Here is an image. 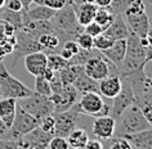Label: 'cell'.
<instances>
[{
	"label": "cell",
	"mask_w": 152,
	"mask_h": 149,
	"mask_svg": "<svg viewBox=\"0 0 152 149\" xmlns=\"http://www.w3.org/2000/svg\"><path fill=\"white\" fill-rule=\"evenodd\" d=\"M50 21H53L52 23L59 31L58 39L62 43L66 40H75L79 33L84 31V27L77 23L76 13L70 3H67L63 8L56 10Z\"/></svg>",
	"instance_id": "6da1fadb"
},
{
	"label": "cell",
	"mask_w": 152,
	"mask_h": 149,
	"mask_svg": "<svg viewBox=\"0 0 152 149\" xmlns=\"http://www.w3.org/2000/svg\"><path fill=\"white\" fill-rule=\"evenodd\" d=\"M146 64V48L142 44L140 37L130 31L126 39V52H125L124 60L119 67V75L142 70Z\"/></svg>",
	"instance_id": "7a4b0ae2"
},
{
	"label": "cell",
	"mask_w": 152,
	"mask_h": 149,
	"mask_svg": "<svg viewBox=\"0 0 152 149\" xmlns=\"http://www.w3.org/2000/svg\"><path fill=\"white\" fill-rule=\"evenodd\" d=\"M147 129H151L150 124L144 118L139 107L137 104H133L130 107H128L117 118L115 135L113 136L130 135V134H135Z\"/></svg>",
	"instance_id": "3957f363"
},
{
	"label": "cell",
	"mask_w": 152,
	"mask_h": 149,
	"mask_svg": "<svg viewBox=\"0 0 152 149\" xmlns=\"http://www.w3.org/2000/svg\"><path fill=\"white\" fill-rule=\"evenodd\" d=\"M129 31L138 37H146L150 28V17L146 12V4L143 0H134L123 13Z\"/></svg>",
	"instance_id": "277c9868"
},
{
	"label": "cell",
	"mask_w": 152,
	"mask_h": 149,
	"mask_svg": "<svg viewBox=\"0 0 152 149\" xmlns=\"http://www.w3.org/2000/svg\"><path fill=\"white\" fill-rule=\"evenodd\" d=\"M0 93L3 98H14L18 100V99L30 97L34 91L10 75L4 63L0 62Z\"/></svg>",
	"instance_id": "5b68a950"
},
{
	"label": "cell",
	"mask_w": 152,
	"mask_h": 149,
	"mask_svg": "<svg viewBox=\"0 0 152 149\" xmlns=\"http://www.w3.org/2000/svg\"><path fill=\"white\" fill-rule=\"evenodd\" d=\"M17 105L21 107L22 109L30 113L31 116L37 118L39 121L43 117L48 116V114H53V112H54V104L52 103L49 97L36 94L35 91L30 97L18 99Z\"/></svg>",
	"instance_id": "8992f818"
},
{
	"label": "cell",
	"mask_w": 152,
	"mask_h": 149,
	"mask_svg": "<svg viewBox=\"0 0 152 149\" xmlns=\"http://www.w3.org/2000/svg\"><path fill=\"white\" fill-rule=\"evenodd\" d=\"M77 107L83 114L92 117L108 116L111 113V104L104 103L103 97L99 93H96V91L81 94Z\"/></svg>",
	"instance_id": "52a82bcc"
},
{
	"label": "cell",
	"mask_w": 152,
	"mask_h": 149,
	"mask_svg": "<svg viewBox=\"0 0 152 149\" xmlns=\"http://www.w3.org/2000/svg\"><path fill=\"white\" fill-rule=\"evenodd\" d=\"M39 120L23 110L21 107L17 105L16 116H14L13 124L8 130V135L7 139L10 140H20L28 132H31L34 129L39 127Z\"/></svg>",
	"instance_id": "ba28073f"
},
{
	"label": "cell",
	"mask_w": 152,
	"mask_h": 149,
	"mask_svg": "<svg viewBox=\"0 0 152 149\" xmlns=\"http://www.w3.org/2000/svg\"><path fill=\"white\" fill-rule=\"evenodd\" d=\"M81 112L77 107V103L64 112L53 113L54 116V130H53V136H62L67 137L72 130L76 129L79 121H80Z\"/></svg>",
	"instance_id": "9c48e42d"
},
{
	"label": "cell",
	"mask_w": 152,
	"mask_h": 149,
	"mask_svg": "<svg viewBox=\"0 0 152 149\" xmlns=\"http://www.w3.org/2000/svg\"><path fill=\"white\" fill-rule=\"evenodd\" d=\"M16 37H17V43L14 45V50L12 54L13 60H12V67H16V64L18 63L22 57L30 54V53H35V52H44L43 47L39 44L37 41V36H35L31 32H27L25 30H17L16 31Z\"/></svg>",
	"instance_id": "30bf717a"
},
{
	"label": "cell",
	"mask_w": 152,
	"mask_h": 149,
	"mask_svg": "<svg viewBox=\"0 0 152 149\" xmlns=\"http://www.w3.org/2000/svg\"><path fill=\"white\" fill-rule=\"evenodd\" d=\"M84 72L96 81H101L111 75V72H115L116 75H119V68L98 52L97 55L86 60V63L84 64Z\"/></svg>",
	"instance_id": "8fae6325"
},
{
	"label": "cell",
	"mask_w": 152,
	"mask_h": 149,
	"mask_svg": "<svg viewBox=\"0 0 152 149\" xmlns=\"http://www.w3.org/2000/svg\"><path fill=\"white\" fill-rule=\"evenodd\" d=\"M133 104H135L134 90H133L130 82H129L128 80L121 77V90H120V93L113 98L110 116H112L115 120H117L120 114L123 113L128 107H130Z\"/></svg>",
	"instance_id": "7c38bea8"
},
{
	"label": "cell",
	"mask_w": 152,
	"mask_h": 149,
	"mask_svg": "<svg viewBox=\"0 0 152 149\" xmlns=\"http://www.w3.org/2000/svg\"><path fill=\"white\" fill-rule=\"evenodd\" d=\"M116 129V120L112 116H101L96 117L93 121V134L97 139L107 140L115 135Z\"/></svg>",
	"instance_id": "4fadbf2b"
},
{
	"label": "cell",
	"mask_w": 152,
	"mask_h": 149,
	"mask_svg": "<svg viewBox=\"0 0 152 149\" xmlns=\"http://www.w3.org/2000/svg\"><path fill=\"white\" fill-rule=\"evenodd\" d=\"M25 67L28 73L32 76L43 75L45 68L48 67L47 63V53L45 52H35L25 55Z\"/></svg>",
	"instance_id": "5bb4252c"
},
{
	"label": "cell",
	"mask_w": 152,
	"mask_h": 149,
	"mask_svg": "<svg viewBox=\"0 0 152 149\" xmlns=\"http://www.w3.org/2000/svg\"><path fill=\"white\" fill-rule=\"evenodd\" d=\"M98 89L102 97L113 99L121 90V77L120 75H110L103 80L98 81Z\"/></svg>",
	"instance_id": "9a60e30c"
},
{
	"label": "cell",
	"mask_w": 152,
	"mask_h": 149,
	"mask_svg": "<svg viewBox=\"0 0 152 149\" xmlns=\"http://www.w3.org/2000/svg\"><path fill=\"white\" fill-rule=\"evenodd\" d=\"M58 94H59V102L57 105H54V112L53 113L68 110L77 103V90L72 85H63L62 90Z\"/></svg>",
	"instance_id": "2e32d148"
},
{
	"label": "cell",
	"mask_w": 152,
	"mask_h": 149,
	"mask_svg": "<svg viewBox=\"0 0 152 149\" xmlns=\"http://www.w3.org/2000/svg\"><path fill=\"white\" fill-rule=\"evenodd\" d=\"M125 52H126V39H121V40H115V43L111 47L99 53L119 68L124 60Z\"/></svg>",
	"instance_id": "e0dca14e"
},
{
	"label": "cell",
	"mask_w": 152,
	"mask_h": 149,
	"mask_svg": "<svg viewBox=\"0 0 152 149\" xmlns=\"http://www.w3.org/2000/svg\"><path fill=\"white\" fill-rule=\"evenodd\" d=\"M129 32L130 31H129V27L124 20L123 14H115V18H113L112 23L103 31L104 35H107L108 37H111L113 40L128 39Z\"/></svg>",
	"instance_id": "ac0fdd59"
},
{
	"label": "cell",
	"mask_w": 152,
	"mask_h": 149,
	"mask_svg": "<svg viewBox=\"0 0 152 149\" xmlns=\"http://www.w3.org/2000/svg\"><path fill=\"white\" fill-rule=\"evenodd\" d=\"M17 109V99L14 98H1L0 99V120L7 129H10L13 124Z\"/></svg>",
	"instance_id": "d6986e66"
},
{
	"label": "cell",
	"mask_w": 152,
	"mask_h": 149,
	"mask_svg": "<svg viewBox=\"0 0 152 149\" xmlns=\"http://www.w3.org/2000/svg\"><path fill=\"white\" fill-rule=\"evenodd\" d=\"M121 137H125L134 149H152V127Z\"/></svg>",
	"instance_id": "ffe728a7"
},
{
	"label": "cell",
	"mask_w": 152,
	"mask_h": 149,
	"mask_svg": "<svg viewBox=\"0 0 152 149\" xmlns=\"http://www.w3.org/2000/svg\"><path fill=\"white\" fill-rule=\"evenodd\" d=\"M72 86H74L75 89L77 90V93H80V94L90 93V91L99 93V89H98V81L93 80L92 77H89V76L84 72V70L77 75V77H76L75 81L72 82Z\"/></svg>",
	"instance_id": "44dd1931"
},
{
	"label": "cell",
	"mask_w": 152,
	"mask_h": 149,
	"mask_svg": "<svg viewBox=\"0 0 152 149\" xmlns=\"http://www.w3.org/2000/svg\"><path fill=\"white\" fill-rule=\"evenodd\" d=\"M56 10L44 5H36L35 8H28L26 12H22V16L26 20L31 21H50Z\"/></svg>",
	"instance_id": "7402d4cb"
},
{
	"label": "cell",
	"mask_w": 152,
	"mask_h": 149,
	"mask_svg": "<svg viewBox=\"0 0 152 149\" xmlns=\"http://www.w3.org/2000/svg\"><path fill=\"white\" fill-rule=\"evenodd\" d=\"M97 12V7L92 4V3H83L77 9L75 10L76 18H77V23L81 27H85L90 22L94 21V16Z\"/></svg>",
	"instance_id": "603a6c76"
},
{
	"label": "cell",
	"mask_w": 152,
	"mask_h": 149,
	"mask_svg": "<svg viewBox=\"0 0 152 149\" xmlns=\"http://www.w3.org/2000/svg\"><path fill=\"white\" fill-rule=\"evenodd\" d=\"M135 104L139 107L144 118L152 127V93L144 91V93L135 95Z\"/></svg>",
	"instance_id": "cb8c5ba5"
},
{
	"label": "cell",
	"mask_w": 152,
	"mask_h": 149,
	"mask_svg": "<svg viewBox=\"0 0 152 149\" xmlns=\"http://www.w3.org/2000/svg\"><path fill=\"white\" fill-rule=\"evenodd\" d=\"M0 21H4L7 23H10L17 31V30L22 28V25H23V16H22V12H12V10L7 9L4 7V8L0 9Z\"/></svg>",
	"instance_id": "d4e9b609"
},
{
	"label": "cell",
	"mask_w": 152,
	"mask_h": 149,
	"mask_svg": "<svg viewBox=\"0 0 152 149\" xmlns=\"http://www.w3.org/2000/svg\"><path fill=\"white\" fill-rule=\"evenodd\" d=\"M84 70V66H77V64H68L67 67H64L63 70L58 71L59 78L62 81L63 85H72V82L75 81V78L77 77V75Z\"/></svg>",
	"instance_id": "484cf974"
},
{
	"label": "cell",
	"mask_w": 152,
	"mask_h": 149,
	"mask_svg": "<svg viewBox=\"0 0 152 149\" xmlns=\"http://www.w3.org/2000/svg\"><path fill=\"white\" fill-rule=\"evenodd\" d=\"M37 41L43 47L45 53L58 52V49L61 47V41L58 39V36L54 35V33H41V35L37 36Z\"/></svg>",
	"instance_id": "4316f807"
},
{
	"label": "cell",
	"mask_w": 152,
	"mask_h": 149,
	"mask_svg": "<svg viewBox=\"0 0 152 149\" xmlns=\"http://www.w3.org/2000/svg\"><path fill=\"white\" fill-rule=\"evenodd\" d=\"M66 139L68 141L70 148L79 149L89 140V135H88V132H86V130H84V129H75L68 134V136Z\"/></svg>",
	"instance_id": "83f0119b"
},
{
	"label": "cell",
	"mask_w": 152,
	"mask_h": 149,
	"mask_svg": "<svg viewBox=\"0 0 152 149\" xmlns=\"http://www.w3.org/2000/svg\"><path fill=\"white\" fill-rule=\"evenodd\" d=\"M47 63H48V67L52 68V70L56 72L63 70L64 67L68 66V60L62 58L57 52L47 53Z\"/></svg>",
	"instance_id": "f1b7e54d"
},
{
	"label": "cell",
	"mask_w": 152,
	"mask_h": 149,
	"mask_svg": "<svg viewBox=\"0 0 152 149\" xmlns=\"http://www.w3.org/2000/svg\"><path fill=\"white\" fill-rule=\"evenodd\" d=\"M113 18H115V14H112L107 8H97L94 22H97L99 26H102V28L106 30L112 23Z\"/></svg>",
	"instance_id": "f546056e"
},
{
	"label": "cell",
	"mask_w": 152,
	"mask_h": 149,
	"mask_svg": "<svg viewBox=\"0 0 152 149\" xmlns=\"http://www.w3.org/2000/svg\"><path fill=\"white\" fill-rule=\"evenodd\" d=\"M98 50L96 49H92V50H85V49H80L77 52V54H75L72 58L68 60V64H77V66H84L86 63V60L90 59L92 57L97 55Z\"/></svg>",
	"instance_id": "4dcf8cb0"
},
{
	"label": "cell",
	"mask_w": 152,
	"mask_h": 149,
	"mask_svg": "<svg viewBox=\"0 0 152 149\" xmlns=\"http://www.w3.org/2000/svg\"><path fill=\"white\" fill-rule=\"evenodd\" d=\"M106 141H107V144H106V147L103 145V149H133L130 143L125 137L121 136H112Z\"/></svg>",
	"instance_id": "1f68e13d"
},
{
	"label": "cell",
	"mask_w": 152,
	"mask_h": 149,
	"mask_svg": "<svg viewBox=\"0 0 152 149\" xmlns=\"http://www.w3.org/2000/svg\"><path fill=\"white\" fill-rule=\"evenodd\" d=\"M35 93L44 95V97H50L52 95V89L50 84L48 80H45L43 76H35Z\"/></svg>",
	"instance_id": "d6a6232c"
},
{
	"label": "cell",
	"mask_w": 152,
	"mask_h": 149,
	"mask_svg": "<svg viewBox=\"0 0 152 149\" xmlns=\"http://www.w3.org/2000/svg\"><path fill=\"white\" fill-rule=\"evenodd\" d=\"M113 43H115V40L102 32L101 35H98L93 39V49H96L98 52H102V50H106L107 48H110Z\"/></svg>",
	"instance_id": "836d02e7"
},
{
	"label": "cell",
	"mask_w": 152,
	"mask_h": 149,
	"mask_svg": "<svg viewBox=\"0 0 152 149\" xmlns=\"http://www.w3.org/2000/svg\"><path fill=\"white\" fill-rule=\"evenodd\" d=\"M133 1H134V0H111V4H110L107 9L112 14H123L125 12V9H126Z\"/></svg>",
	"instance_id": "e575fe53"
},
{
	"label": "cell",
	"mask_w": 152,
	"mask_h": 149,
	"mask_svg": "<svg viewBox=\"0 0 152 149\" xmlns=\"http://www.w3.org/2000/svg\"><path fill=\"white\" fill-rule=\"evenodd\" d=\"M93 36H90L89 33L86 32H80L77 36H76V44L79 45V48L80 49H85V50H92L93 49Z\"/></svg>",
	"instance_id": "d590c367"
},
{
	"label": "cell",
	"mask_w": 152,
	"mask_h": 149,
	"mask_svg": "<svg viewBox=\"0 0 152 149\" xmlns=\"http://www.w3.org/2000/svg\"><path fill=\"white\" fill-rule=\"evenodd\" d=\"M67 3H68V0H34V4L44 5V7H48V8L54 9V10L63 8Z\"/></svg>",
	"instance_id": "8d00e7d4"
},
{
	"label": "cell",
	"mask_w": 152,
	"mask_h": 149,
	"mask_svg": "<svg viewBox=\"0 0 152 149\" xmlns=\"http://www.w3.org/2000/svg\"><path fill=\"white\" fill-rule=\"evenodd\" d=\"M48 149H70V145L66 137L53 136L48 144Z\"/></svg>",
	"instance_id": "74e56055"
},
{
	"label": "cell",
	"mask_w": 152,
	"mask_h": 149,
	"mask_svg": "<svg viewBox=\"0 0 152 149\" xmlns=\"http://www.w3.org/2000/svg\"><path fill=\"white\" fill-rule=\"evenodd\" d=\"M39 127L45 132H49L53 135V130H54V116L53 114H48V116L43 117L39 122Z\"/></svg>",
	"instance_id": "f35d334b"
},
{
	"label": "cell",
	"mask_w": 152,
	"mask_h": 149,
	"mask_svg": "<svg viewBox=\"0 0 152 149\" xmlns=\"http://www.w3.org/2000/svg\"><path fill=\"white\" fill-rule=\"evenodd\" d=\"M104 30L102 28V26H99L97 23V22H90L89 25H86L85 27H84V32H86V33H89L90 36H93V37H96V36H98V35H101L102 32H103Z\"/></svg>",
	"instance_id": "ab89813d"
},
{
	"label": "cell",
	"mask_w": 152,
	"mask_h": 149,
	"mask_svg": "<svg viewBox=\"0 0 152 149\" xmlns=\"http://www.w3.org/2000/svg\"><path fill=\"white\" fill-rule=\"evenodd\" d=\"M59 48H63V49H66L67 52H70L72 54V57H74L75 54H77V52L80 50V48H79V45L76 44L75 40H66V41H63L62 45H61Z\"/></svg>",
	"instance_id": "60d3db41"
},
{
	"label": "cell",
	"mask_w": 152,
	"mask_h": 149,
	"mask_svg": "<svg viewBox=\"0 0 152 149\" xmlns=\"http://www.w3.org/2000/svg\"><path fill=\"white\" fill-rule=\"evenodd\" d=\"M5 8L12 10V12H23V7H22L20 0H7Z\"/></svg>",
	"instance_id": "b9f144b4"
},
{
	"label": "cell",
	"mask_w": 152,
	"mask_h": 149,
	"mask_svg": "<svg viewBox=\"0 0 152 149\" xmlns=\"http://www.w3.org/2000/svg\"><path fill=\"white\" fill-rule=\"evenodd\" d=\"M79 149H103V144L101 143L99 139H93V140H88L86 143Z\"/></svg>",
	"instance_id": "7bdbcfd3"
},
{
	"label": "cell",
	"mask_w": 152,
	"mask_h": 149,
	"mask_svg": "<svg viewBox=\"0 0 152 149\" xmlns=\"http://www.w3.org/2000/svg\"><path fill=\"white\" fill-rule=\"evenodd\" d=\"M16 148H17V140L1 139L0 137V149H16Z\"/></svg>",
	"instance_id": "ee69618b"
},
{
	"label": "cell",
	"mask_w": 152,
	"mask_h": 149,
	"mask_svg": "<svg viewBox=\"0 0 152 149\" xmlns=\"http://www.w3.org/2000/svg\"><path fill=\"white\" fill-rule=\"evenodd\" d=\"M1 22H3V27H4V33H5V36H7V37L16 35V28H14L12 25H10V23H7V22H4V21H1Z\"/></svg>",
	"instance_id": "f6af8a7d"
},
{
	"label": "cell",
	"mask_w": 152,
	"mask_h": 149,
	"mask_svg": "<svg viewBox=\"0 0 152 149\" xmlns=\"http://www.w3.org/2000/svg\"><path fill=\"white\" fill-rule=\"evenodd\" d=\"M56 73H57L56 71H53L52 68L47 67V68H45V71L43 72V75H41V76H43V77H44L45 80H48V81H50V80H52V78L56 76Z\"/></svg>",
	"instance_id": "bcb514c9"
},
{
	"label": "cell",
	"mask_w": 152,
	"mask_h": 149,
	"mask_svg": "<svg viewBox=\"0 0 152 149\" xmlns=\"http://www.w3.org/2000/svg\"><path fill=\"white\" fill-rule=\"evenodd\" d=\"M93 4L97 8H108L111 4V0H93Z\"/></svg>",
	"instance_id": "7dc6e473"
},
{
	"label": "cell",
	"mask_w": 152,
	"mask_h": 149,
	"mask_svg": "<svg viewBox=\"0 0 152 149\" xmlns=\"http://www.w3.org/2000/svg\"><path fill=\"white\" fill-rule=\"evenodd\" d=\"M7 135H8V129L5 127L3 121L0 120V137H1V139H7Z\"/></svg>",
	"instance_id": "c3c4849f"
},
{
	"label": "cell",
	"mask_w": 152,
	"mask_h": 149,
	"mask_svg": "<svg viewBox=\"0 0 152 149\" xmlns=\"http://www.w3.org/2000/svg\"><path fill=\"white\" fill-rule=\"evenodd\" d=\"M20 1H21L22 7H23V12H26V10L30 8V5L34 3V0H20Z\"/></svg>",
	"instance_id": "681fc988"
},
{
	"label": "cell",
	"mask_w": 152,
	"mask_h": 149,
	"mask_svg": "<svg viewBox=\"0 0 152 149\" xmlns=\"http://www.w3.org/2000/svg\"><path fill=\"white\" fill-rule=\"evenodd\" d=\"M4 37H7V36H5V33H4V27H3V22L0 21V40L4 39Z\"/></svg>",
	"instance_id": "f907efd6"
},
{
	"label": "cell",
	"mask_w": 152,
	"mask_h": 149,
	"mask_svg": "<svg viewBox=\"0 0 152 149\" xmlns=\"http://www.w3.org/2000/svg\"><path fill=\"white\" fill-rule=\"evenodd\" d=\"M5 1H7V0H0V9L5 7Z\"/></svg>",
	"instance_id": "816d5d0a"
},
{
	"label": "cell",
	"mask_w": 152,
	"mask_h": 149,
	"mask_svg": "<svg viewBox=\"0 0 152 149\" xmlns=\"http://www.w3.org/2000/svg\"><path fill=\"white\" fill-rule=\"evenodd\" d=\"M150 4H151V7H152V0H150Z\"/></svg>",
	"instance_id": "f5cc1de1"
},
{
	"label": "cell",
	"mask_w": 152,
	"mask_h": 149,
	"mask_svg": "<svg viewBox=\"0 0 152 149\" xmlns=\"http://www.w3.org/2000/svg\"><path fill=\"white\" fill-rule=\"evenodd\" d=\"M0 62H3V58H0Z\"/></svg>",
	"instance_id": "db71d44e"
},
{
	"label": "cell",
	"mask_w": 152,
	"mask_h": 149,
	"mask_svg": "<svg viewBox=\"0 0 152 149\" xmlns=\"http://www.w3.org/2000/svg\"><path fill=\"white\" fill-rule=\"evenodd\" d=\"M0 97H1V93H0Z\"/></svg>",
	"instance_id": "11a10c76"
}]
</instances>
